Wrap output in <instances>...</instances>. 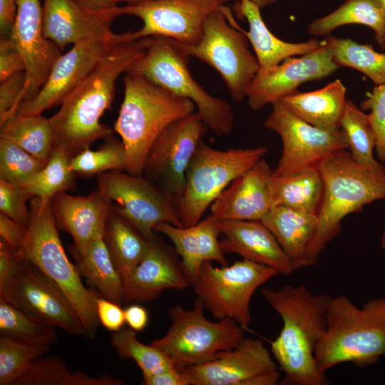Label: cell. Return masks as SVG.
Segmentation results:
<instances>
[{"instance_id": "cell-47", "label": "cell", "mask_w": 385, "mask_h": 385, "mask_svg": "<svg viewBox=\"0 0 385 385\" xmlns=\"http://www.w3.org/2000/svg\"><path fill=\"white\" fill-rule=\"evenodd\" d=\"M25 70L26 64L19 51L9 36H1L0 81Z\"/></svg>"}, {"instance_id": "cell-32", "label": "cell", "mask_w": 385, "mask_h": 385, "mask_svg": "<svg viewBox=\"0 0 385 385\" xmlns=\"http://www.w3.org/2000/svg\"><path fill=\"white\" fill-rule=\"evenodd\" d=\"M351 24L372 29L376 43L385 50V12L376 0H346L333 12L312 21L307 32L322 36Z\"/></svg>"}, {"instance_id": "cell-20", "label": "cell", "mask_w": 385, "mask_h": 385, "mask_svg": "<svg viewBox=\"0 0 385 385\" xmlns=\"http://www.w3.org/2000/svg\"><path fill=\"white\" fill-rule=\"evenodd\" d=\"M279 369L262 341L244 338L212 360L182 371L189 385H254L260 375Z\"/></svg>"}, {"instance_id": "cell-41", "label": "cell", "mask_w": 385, "mask_h": 385, "mask_svg": "<svg viewBox=\"0 0 385 385\" xmlns=\"http://www.w3.org/2000/svg\"><path fill=\"white\" fill-rule=\"evenodd\" d=\"M95 150L87 148L70 159V168L75 175L91 177L111 170L126 171L125 147L113 135Z\"/></svg>"}, {"instance_id": "cell-50", "label": "cell", "mask_w": 385, "mask_h": 385, "mask_svg": "<svg viewBox=\"0 0 385 385\" xmlns=\"http://www.w3.org/2000/svg\"><path fill=\"white\" fill-rule=\"evenodd\" d=\"M27 227L0 213V237L16 250L21 247L27 232Z\"/></svg>"}, {"instance_id": "cell-31", "label": "cell", "mask_w": 385, "mask_h": 385, "mask_svg": "<svg viewBox=\"0 0 385 385\" xmlns=\"http://www.w3.org/2000/svg\"><path fill=\"white\" fill-rule=\"evenodd\" d=\"M151 240L128 221L110 211L105 224L103 240L123 282L142 260Z\"/></svg>"}, {"instance_id": "cell-27", "label": "cell", "mask_w": 385, "mask_h": 385, "mask_svg": "<svg viewBox=\"0 0 385 385\" xmlns=\"http://www.w3.org/2000/svg\"><path fill=\"white\" fill-rule=\"evenodd\" d=\"M260 7L252 0H238L233 5V10L241 19H246L249 30L243 31L255 51L260 71H270L285 59L297 55H305L323 43L317 38L300 43L284 41L274 36L265 24Z\"/></svg>"}, {"instance_id": "cell-35", "label": "cell", "mask_w": 385, "mask_h": 385, "mask_svg": "<svg viewBox=\"0 0 385 385\" xmlns=\"http://www.w3.org/2000/svg\"><path fill=\"white\" fill-rule=\"evenodd\" d=\"M124 382L109 375L97 378L78 371L72 373L56 356H41L11 385H122Z\"/></svg>"}, {"instance_id": "cell-21", "label": "cell", "mask_w": 385, "mask_h": 385, "mask_svg": "<svg viewBox=\"0 0 385 385\" xmlns=\"http://www.w3.org/2000/svg\"><path fill=\"white\" fill-rule=\"evenodd\" d=\"M42 11L44 36L61 51L87 40L127 41L125 33L112 31L115 18L110 10L94 11L76 0H44Z\"/></svg>"}, {"instance_id": "cell-38", "label": "cell", "mask_w": 385, "mask_h": 385, "mask_svg": "<svg viewBox=\"0 0 385 385\" xmlns=\"http://www.w3.org/2000/svg\"><path fill=\"white\" fill-rule=\"evenodd\" d=\"M0 334L31 344L51 346L58 340L55 327L33 319L1 297Z\"/></svg>"}, {"instance_id": "cell-14", "label": "cell", "mask_w": 385, "mask_h": 385, "mask_svg": "<svg viewBox=\"0 0 385 385\" xmlns=\"http://www.w3.org/2000/svg\"><path fill=\"white\" fill-rule=\"evenodd\" d=\"M0 297L33 319L72 335L86 337L82 322L60 287L36 265L23 257Z\"/></svg>"}, {"instance_id": "cell-5", "label": "cell", "mask_w": 385, "mask_h": 385, "mask_svg": "<svg viewBox=\"0 0 385 385\" xmlns=\"http://www.w3.org/2000/svg\"><path fill=\"white\" fill-rule=\"evenodd\" d=\"M319 171L323 195L317 214V226L307 252L308 267L342 230V221L377 200H385V168L357 163L349 152L339 151L325 160Z\"/></svg>"}, {"instance_id": "cell-10", "label": "cell", "mask_w": 385, "mask_h": 385, "mask_svg": "<svg viewBox=\"0 0 385 385\" xmlns=\"http://www.w3.org/2000/svg\"><path fill=\"white\" fill-rule=\"evenodd\" d=\"M217 10L210 14L202 25L200 39L185 44L172 38L174 46L184 55L196 58L217 71L231 98L241 101L260 70L256 56L248 48V39L239 29L227 23L225 12Z\"/></svg>"}, {"instance_id": "cell-16", "label": "cell", "mask_w": 385, "mask_h": 385, "mask_svg": "<svg viewBox=\"0 0 385 385\" xmlns=\"http://www.w3.org/2000/svg\"><path fill=\"white\" fill-rule=\"evenodd\" d=\"M208 128L197 112L173 121L157 137L142 174L174 197L183 194L190 161Z\"/></svg>"}, {"instance_id": "cell-55", "label": "cell", "mask_w": 385, "mask_h": 385, "mask_svg": "<svg viewBox=\"0 0 385 385\" xmlns=\"http://www.w3.org/2000/svg\"><path fill=\"white\" fill-rule=\"evenodd\" d=\"M253 2L257 4L261 9H263L273 3L275 2L276 0H252Z\"/></svg>"}, {"instance_id": "cell-7", "label": "cell", "mask_w": 385, "mask_h": 385, "mask_svg": "<svg viewBox=\"0 0 385 385\" xmlns=\"http://www.w3.org/2000/svg\"><path fill=\"white\" fill-rule=\"evenodd\" d=\"M188 58L174 46L170 38L150 36L145 53L128 71L191 100L210 130L217 136L228 135L234 124L232 107L225 100L209 94L193 78L188 68Z\"/></svg>"}, {"instance_id": "cell-34", "label": "cell", "mask_w": 385, "mask_h": 385, "mask_svg": "<svg viewBox=\"0 0 385 385\" xmlns=\"http://www.w3.org/2000/svg\"><path fill=\"white\" fill-rule=\"evenodd\" d=\"M0 138L10 140L47 163L53 150L49 118L41 115L16 113L0 124Z\"/></svg>"}, {"instance_id": "cell-37", "label": "cell", "mask_w": 385, "mask_h": 385, "mask_svg": "<svg viewBox=\"0 0 385 385\" xmlns=\"http://www.w3.org/2000/svg\"><path fill=\"white\" fill-rule=\"evenodd\" d=\"M339 128L345 135L349 153L357 163L371 168L382 165L373 155L376 135L368 114L361 111L350 100L346 101Z\"/></svg>"}, {"instance_id": "cell-30", "label": "cell", "mask_w": 385, "mask_h": 385, "mask_svg": "<svg viewBox=\"0 0 385 385\" xmlns=\"http://www.w3.org/2000/svg\"><path fill=\"white\" fill-rule=\"evenodd\" d=\"M70 252L81 277L85 278L101 296L119 305L125 303L123 282L103 237L92 241L82 250L71 246Z\"/></svg>"}, {"instance_id": "cell-12", "label": "cell", "mask_w": 385, "mask_h": 385, "mask_svg": "<svg viewBox=\"0 0 385 385\" xmlns=\"http://www.w3.org/2000/svg\"><path fill=\"white\" fill-rule=\"evenodd\" d=\"M98 190L110 211L124 218L146 238L162 222L183 226L175 197L143 174L111 170L97 176Z\"/></svg>"}, {"instance_id": "cell-19", "label": "cell", "mask_w": 385, "mask_h": 385, "mask_svg": "<svg viewBox=\"0 0 385 385\" xmlns=\"http://www.w3.org/2000/svg\"><path fill=\"white\" fill-rule=\"evenodd\" d=\"M338 68L324 40L320 47L302 57H290L270 71H259L247 93L249 106L260 110L282 100L299 85L325 78Z\"/></svg>"}, {"instance_id": "cell-58", "label": "cell", "mask_w": 385, "mask_h": 385, "mask_svg": "<svg viewBox=\"0 0 385 385\" xmlns=\"http://www.w3.org/2000/svg\"><path fill=\"white\" fill-rule=\"evenodd\" d=\"M385 12V0H376Z\"/></svg>"}, {"instance_id": "cell-57", "label": "cell", "mask_w": 385, "mask_h": 385, "mask_svg": "<svg viewBox=\"0 0 385 385\" xmlns=\"http://www.w3.org/2000/svg\"><path fill=\"white\" fill-rule=\"evenodd\" d=\"M381 247H382V249L385 250V230L384 231V233L381 237Z\"/></svg>"}, {"instance_id": "cell-29", "label": "cell", "mask_w": 385, "mask_h": 385, "mask_svg": "<svg viewBox=\"0 0 385 385\" xmlns=\"http://www.w3.org/2000/svg\"><path fill=\"white\" fill-rule=\"evenodd\" d=\"M281 101L307 123L318 128H332L339 127L347 100L345 86L337 79L317 91L296 90Z\"/></svg>"}, {"instance_id": "cell-54", "label": "cell", "mask_w": 385, "mask_h": 385, "mask_svg": "<svg viewBox=\"0 0 385 385\" xmlns=\"http://www.w3.org/2000/svg\"><path fill=\"white\" fill-rule=\"evenodd\" d=\"M81 5L94 11H106L127 0H76Z\"/></svg>"}, {"instance_id": "cell-1", "label": "cell", "mask_w": 385, "mask_h": 385, "mask_svg": "<svg viewBox=\"0 0 385 385\" xmlns=\"http://www.w3.org/2000/svg\"><path fill=\"white\" fill-rule=\"evenodd\" d=\"M150 41V37H144L115 44L63 99L60 109L49 118L53 148L71 158L97 140L113 135L101 118L113 101L117 79L143 55Z\"/></svg>"}, {"instance_id": "cell-3", "label": "cell", "mask_w": 385, "mask_h": 385, "mask_svg": "<svg viewBox=\"0 0 385 385\" xmlns=\"http://www.w3.org/2000/svg\"><path fill=\"white\" fill-rule=\"evenodd\" d=\"M385 356V297L356 306L339 294L331 297L327 327L315 350L318 369L325 373L343 363L375 364Z\"/></svg>"}, {"instance_id": "cell-53", "label": "cell", "mask_w": 385, "mask_h": 385, "mask_svg": "<svg viewBox=\"0 0 385 385\" xmlns=\"http://www.w3.org/2000/svg\"><path fill=\"white\" fill-rule=\"evenodd\" d=\"M125 323L135 332L143 331L148 322V313L146 309L138 304H131L124 309Z\"/></svg>"}, {"instance_id": "cell-4", "label": "cell", "mask_w": 385, "mask_h": 385, "mask_svg": "<svg viewBox=\"0 0 385 385\" xmlns=\"http://www.w3.org/2000/svg\"><path fill=\"white\" fill-rule=\"evenodd\" d=\"M125 73L124 97L114 130L125 149V172L139 175L157 137L171 123L193 113L195 105L139 73Z\"/></svg>"}, {"instance_id": "cell-40", "label": "cell", "mask_w": 385, "mask_h": 385, "mask_svg": "<svg viewBox=\"0 0 385 385\" xmlns=\"http://www.w3.org/2000/svg\"><path fill=\"white\" fill-rule=\"evenodd\" d=\"M111 345L120 358L133 360L143 376L176 369L173 361L160 349L140 342L137 332L130 328L113 332Z\"/></svg>"}, {"instance_id": "cell-46", "label": "cell", "mask_w": 385, "mask_h": 385, "mask_svg": "<svg viewBox=\"0 0 385 385\" xmlns=\"http://www.w3.org/2000/svg\"><path fill=\"white\" fill-rule=\"evenodd\" d=\"M25 83V71L0 81V124L16 113L22 102Z\"/></svg>"}, {"instance_id": "cell-48", "label": "cell", "mask_w": 385, "mask_h": 385, "mask_svg": "<svg viewBox=\"0 0 385 385\" xmlns=\"http://www.w3.org/2000/svg\"><path fill=\"white\" fill-rule=\"evenodd\" d=\"M96 308L99 322L107 330L114 332L123 328L125 320L124 310L120 305L99 296L96 300Z\"/></svg>"}, {"instance_id": "cell-8", "label": "cell", "mask_w": 385, "mask_h": 385, "mask_svg": "<svg viewBox=\"0 0 385 385\" xmlns=\"http://www.w3.org/2000/svg\"><path fill=\"white\" fill-rule=\"evenodd\" d=\"M267 153L265 147L217 150L199 143L185 173L184 192L175 197L183 226L200 221L221 192Z\"/></svg>"}, {"instance_id": "cell-9", "label": "cell", "mask_w": 385, "mask_h": 385, "mask_svg": "<svg viewBox=\"0 0 385 385\" xmlns=\"http://www.w3.org/2000/svg\"><path fill=\"white\" fill-rule=\"evenodd\" d=\"M197 297L192 309L176 305L169 309L172 321L168 332L151 342L180 371L212 360L222 351L236 346L245 338V329L229 318L212 322Z\"/></svg>"}, {"instance_id": "cell-52", "label": "cell", "mask_w": 385, "mask_h": 385, "mask_svg": "<svg viewBox=\"0 0 385 385\" xmlns=\"http://www.w3.org/2000/svg\"><path fill=\"white\" fill-rule=\"evenodd\" d=\"M17 0H0L1 36H9L15 23Z\"/></svg>"}, {"instance_id": "cell-23", "label": "cell", "mask_w": 385, "mask_h": 385, "mask_svg": "<svg viewBox=\"0 0 385 385\" xmlns=\"http://www.w3.org/2000/svg\"><path fill=\"white\" fill-rule=\"evenodd\" d=\"M189 285L175 252L155 236L142 260L123 281L125 303L149 302L165 289L183 290Z\"/></svg>"}, {"instance_id": "cell-13", "label": "cell", "mask_w": 385, "mask_h": 385, "mask_svg": "<svg viewBox=\"0 0 385 385\" xmlns=\"http://www.w3.org/2000/svg\"><path fill=\"white\" fill-rule=\"evenodd\" d=\"M265 126L277 133L282 142V151L276 175L307 170H319L332 155L348 149L342 129L314 126L294 115L282 102L272 104Z\"/></svg>"}, {"instance_id": "cell-25", "label": "cell", "mask_w": 385, "mask_h": 385, "mask_svg": "<svg viewBox=\"0 0 385 385\" xmlns=\"http://www.w3.org/2000/svg\"><path fill=\"white\" fill-rule=\"evenodd\" d=\"M219 228L225 253L237 254L270 267L280 274L290 275L294 271L275 237L261 220H222Z\"/></svg>"}, {"instance_id": "cell-2", "label": "cell", "mask_w": 385, "mask_h": 385, "mask_svg": "<svg viewBox=\"0 0 385 385\" xmlns=\"http://www.w3.org/2000/svg\"><path fill=\"white\" fill-rule=\"evenodd\" d=\"M263 297L281 317L283 326L271 342V351L284 373V385H326L325 373L317 366V346L324 334L331 297L314 294L303 284L265 288Z\"/></svg>"}, {"instance_id": "cell-17", "label": "cell", "mask_w": 385, "mask_h": 385, "mask_svg": "<svg viewBox=\"0 0 385 385\" xmlns=\"http://www.w3.org/2000/svg\"><path fill=\"white\" fill-rule=\"evenodd\" d=\"M118 43L120 42L87 40L72 45L69 51L56 60L37 94L31 100L21 102L16 113L41 115L45 110L61 105Z\"/></svg>"}, {"instance_id": "cell-51", "label": "cell", "mask_w": 385, "mask_h": 385, "mask_svg": "<svg viewBox=\"0 0 385 385\" xmlns=\"http://www.w3.org/2000/svg\"><path fill=\"white\" fill-rule=\"evenodd\" d=\"M143 385H189L183 371L173 369L154 374L143 376Z\"/></svg>"}, {"instance_id": "cell-26", "label": "cell", "mask_w": 385, "mask_h": 385, "mask_svg": "<svg viewBox=\"0 0 385 385\" xmlns=\"http://www.w3.org/2000/svg\"><path fill=\"white\" fill-rule=\"evenodd\" d=\"M51 207L57 228L72 236L76 249L82 250L103 237L110 209L98 189L86 196L61 192L51 198Z\"/></svg>"}, {"instance_id": "cell-6", "label": "cell", "mask_w": 385, "mask_h": 385, "mask_svg": "<svg viewBox=\"0 0 385 385\" xmlns=\"http://www.w3.org/2000/svg\"><path fill=\"white\" fill-rule=\"evenodd\" d=\"M30 222L21 256L32 262L62 290L76 309L86 332L93 338L100 324L96 300L98 292L86 288L75 265L68 258L58 235L51 200H30Z\"/></svg>"}, {"instance_id": "cell-45", "label": "cell", "mask_w": 385, "mask_h": 385, "mask_svg": "<svg viewBox=\"0 0 385 385\" xmlns=\"http://www.w3.org/2000/svg\"><path fill=\"white\" fill-rule=\"evenodd\" d=\"M360 107L364 111H370L368 116L376 135V155L385 162V84L376 85Z\"/></svg>"}, {"instance_id": "cell-11", "label": "cell", "mask_w": 385, "mask_h": 385, "mask_svg": "<svg viewBox=\"0 0 385 385\" xmlns=\"http://www.w3.org/2000/svg\"><path fill=\"white\" fill-rule=\"evenodd\" d=\"M277 274L270 267L245 259L220 267L205 262L192 286L214 318L231 319L247 330L252 322L254 293Z\"/></svg>"}, {"instance_id": "cell-15", "label": "cell", "mask_w": 385, "mask_h": 385, "mask_svg": "<svg viewBox=\"0 0 385 385\" xmlns=\"http://www.w3.org/2000/svg\"><path fill=\"white\" fill-rule=\"evenodd\" d=\"M230 0H145L141 3L118 6L111 9L116 18L132 15L140 19L143 26L132 32L134 40L162 36L192 44L201 38L207 16L223 10Z\"/></svg>"}, {"instance_id": "cell-36", "label": "cell", "mask_w": 385, "mask_h": 385, "mask_svg": "<svg viewBox=\"0 0 385 385\" xmlns=\"http://www.w3.org/2000/svg\"><path fill=\"white\" fill-rule=\"evenodd\" d=\"M334 63L354 68L376 85L385 84V53H379L368 44H359L349 38L328 36L325 40Z\"/></svg>"}, {"instance_id": "cell-18", "label": "cell", "mask_w": 385, "mask_h": 385, "mask_svg": "<svg viewBox=\"0 0 385 385\" xmlns=\"http://www.w3.org/2000/svg\"><path fill=\"white\" fill-rule=\"evenodd\" d=\"M9 37L26 64L22 102L30 101L43 86L62 54L61 50L44 36L40 0H17L16 17Z\"/></svg>"}, {"instance_id": "cell-43", "label": "cell", "mask_w": 385, "mask_h": 385, "mask_svg": "<svg viewBox=\"0 0 385 385\" xmlns=\"http://www.w3.org/2000/svg\"><path fill=\"white\" fill-rule=\"evenodd\" d=\"M46 163L16 143L0 138V180L21 186Z\"/></svg>"}, {"instance_id": "cell-33", "label": "cell", "mask_w": 385, "mask_h": 385, "mask_svg": "<svg viewBox=\"0 0 385 385\" xmlns=\"http://www.w3.org/2000/svg\"><path fill=\"white\" fill-rule=\"evenodd\" d=\"M272 187L273 207L283 205L317 215L323 195V180L319 170L284 175L274 173Z\"/></svg>"}, {"instance_id": "cell-24", "label": "cell", "mask_w": 385, "mask_h": 385, "mask_svg": "<svg viewBox=\"0 0 385 385\" xmlns=\"http://www.w3.org/2000/svg\"><path fill=\"white\" fill-rule=\"evenodd\" d=\"M220 220L210 215L197 224L178 227L168 222L157 225L158 231L168 237L176 253L180 257L181 268L190 285L197 278L205 262H217L221 266L228 265L218 237Z\"/></svg>"}, {"instance_id": "cell-28", "label": "cell", "mask_w": 385, "mask_h": 385, "mask_svg": "<svg viewBox=\"0 0 385 385\" xmlns=\"http://www.w3.org/2000/svg\"><path fill=\"white\" fill-rule=\"evenodd\" d=\"M261 221L275 237L294 271L308 267L307 252L317 226V215L277 205Z\"/></svg>"}, {"instance_id": "cell-56", "label": "cell", "mask_w": 385, "mask_h": 385, "mask_svg": "<svg viewBox=\"0 0 385 385\" xmlns=\"http://www.w3.org/2000/svg\"><path fill=\"white\" fill-rule=\"evenodd\" d=\"M144 1H145V0H127L126 4H129V5H134V4L141 3V2Z\"/></svg>"}, {"instance_id": "cell-49", "label": "cell", "mask_w": 385, "mask_h": 385, "mask_svg": "<svg viewBox=\"0 0 385 385\" xmlns=\"http://www.w3.org/2000/svg\"><path fill=\"white\" fill-rule=\"evenodd\" d=\"M22 259L18 250L0 238V289L4 287L16 272Z\"/></svg>"}, {"instance_id": "cell-39", "label": "cell", "mask_w": 385, "mask_h": 385, "mask_svg": "<svg viewBox=\"0 0 385 385\" xmlns=\"http://www.w3.org/2000/svg\"><path fill=\"white\" fill-rule=\"evenodd\" d=\"M71 157L62 149L53 148L43 166L27 182L21 185L34 197L48 201L56 194L71 190L75 173L70 168Z\"/></svg>"}, {"instance_id": "cell-44", "label": "cell", "mask_w": 385, "mask_h": 385, "mask_svg": "<svg viewBox=\"0 0 385 385\" xmlns=\"http://www.w3.org/2000/svg\"><path fill=\"white\" fill-rule=\"evenodd\" d=\"M33 197L23 187L0 180V212L25 227H28L31 218L27 201Z\"/></svg>"}, {"instance_id": "cell-22", "label": "cell", "mask_w": 385, "mask_h": 385, "mask_svg": "<svg viewBox=\"0 0 385 385\" xmlns=\"http://www.w3.org/2000/svg\"><path fill=\"white\" fill-rule=\"evenodd\" d=\"M274 170L261 159L236 178L211 205L218 220H261L273 207Z\"/></svg>"}, {"instance_id": "cell-42", "label": "cell", "mask_w": 385, "mask_h": 385, "mask_svg": "<svg viewBox=\"0 0 385 385\" xmlns=\"http://www.w3.org/2000/svg\"><path fill=\"white\" fill-rule=\"evenodd\" d=\"M50 348V345L31 344L1 336L0 385H11Z\"/></svg>"}]
</instances>
